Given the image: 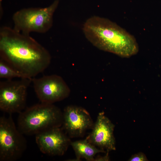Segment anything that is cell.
Instances as JSON below:
<instances>
[{
    "mask_svg": "<svg viewBox=\"0 0 161 161\" xmlns=\"http://www.w3.org/2000/svg\"><path fill=\"white\" fill-rule=\"evenodd\" d=\"M12 114L0 117V161H15L23 155L27 142L15 125Z\"/></svg>",
    "mask_w": 161,
    "mask_h": 161,
    "instance_id": "5b68a950",
    "label": "cell"
},
{
    "mask_svg": "<svg viewBox=\"0 0 161 161\" xmlns=\"http://www.w3.org/2000/svg\"><path fill=\"white\" fill-rule=\"evenodd\" d=\"M83 30L88 40L101 50L124 58L130 57L138 51L135 38L107 18L90 17L84 23Z\"/></svg>",
    "mask_w": 161,
    "mask_h": 161,
    "instance_id": "7a4b0ae2",
    "label": "cell"
},
{
    "mask_svg": "<svg viewBox=\"0 0 161 161\" xmlns=\"http://www.w3.org/2000/svg\"><path fill=\"white\" fill-rule=\"evenodd\" d=\"M36 95L41 102L53 104L67 97L70 90L60 76L56 75H44L32 79Z\"/></svg>",
    "mask_w": 161,
    "mask_h": 161,
    "instance_id": "52a82bcc",
    "label": "cell"
},
{
    "mask_svg": "<svg viewBox=\"0 0 161 161\" xmlns=\"http://www.w3.org/2000/svg\"><path fill=\"white\" fill-rule=\"evenodd\" d=\"M109 157L108 155V153H106V155L103 157H99L95 158L94 161H109Z\"/></svg>",
    "mask_w": 161,
    "mask_h": 161,
    "instance_id": "5bb4252c",
    "label": "cell"
},
{
    "mask_svg": "<svg viewBox=\"0 0 161 161\" xmlns=\"http://www.w3.org/2000/svg\"><path fill=\"white\" fill-rule=\"evenodd\" d=\"M76 156V160L84 159L87 161H94L95 157L97 153H106L104 150L98 148L90 143L86 139L70 143Z\"/></svg>",
    "mask_w": 161,
    "mask_h": 161,
    "instance_id": "8fae6325",
    "label": "cell"
},
{
    "mask_svg": "<svg viewBox=\"0 0 161 161\" xmlns=\"http://www.w3.org/2000/svg\"><path fill=\"white\" fill-rule=\"evenodd\" d=\"M60 127L51 128L35 135V142L40 151L51 156L63 155L70 140Z\"/></svg>",
    "mask_w": 161,
    "mask_h": 161,
    "instance_id": "ba28073f",
    "label": "cell"
},
{
    "mask_svg": "<svg viewBox=\"0 0 161 161\" xmlns=\"http://www.w3.org/2000/svg\"><path fill=\"white\" fill-rule=\"evenodd\" d=\"M32 79L21 78L6 79L0 82V109L12 114L21 113L26 109L27 91Z\"/></svg>",
    "mask_w": 161,
    "mask_h": 161,
    "instance_id": "8992f818",
    "label": "cell"
},
{
    "mask_svg": "<svg viewBox=\"0 0 161 161\" xmlns=\"http://www.w3.org/2000/svg\"><path fill=\"white\" fill-rule=\"evenodd\" d=\"M114 128V125L104 112L99 113L86 139L92 144L108 153L116 149L113 134Z\"/></svg>",
    "mask_w": 161,
    "mask_h": 161,
    "instance_id": "30bf717a",
    "label": "cell"
},
{
    "mask_svg": "<svg viewBox=\"0 0 161 161\" xmlns=\"http://www.w3.org/2000/svg\"><path fill=\"white\" fill-rule=\"evenodd\" d=\"M0 78L6 79H12L14 78H24L21 75L1 59Z\"/></svg>",
    "mask_w": 161,
    "mask_h": 161,
    "instance_id": "7c38bea8",
    "label": "cell"
},
{
    "mask_svg": "<svg viewBox=\"0 0 161 161\" xmlns=\"http://www.w3.org/2000/svg\"><path fill=\"white\" fill-rule=\"evenodd\" d=\"M0 56L24 78L32 79L49 66V52L30 35L8 27L0 30Z\"/></svg>",
    "mask_w": 161,
    "mask_h": 161,
    "instance_id": "6da1fadb",
    "label": "cell"
},
{
    "mask_svg": "<svg viewBox=\"0 0 161 161\" xmlns=\"http://www.w3.org/2000/svg\"><path fill=\"white\" fill-rule=\"evenodd\" d=\"M130 161H148L145 155L140 152L132 155L129 160Z\"/></svg>",
    "mask_w": 161,
    "mask_h": 161,
    "instance_id": "4fadbf2b",
    "label": "cell"
},
{
    "mask_svg": "<svg viewBox=\"0 0 161 161\" xmlns=\"http://www.w3.org/2000/svg\"><path fill=\"white\" fill-rule=\"evenodd\" d=\"M62 125L65 133L72 137L80 136L93 126L90 115L86 110L72 105L68 106L64 109Z\"/></svg>",
    "mask_w": 161,
    "mask_h": 161,
    "instance_id": "9c48e42d",
    "label": "cell"
},
{
    "mask_svg": "<svg viewBox=\"0 0 161 161\" xmlns=\"http://www.w3.org/2000/svg\"><path fill=\"white\" fill-rule=\"evenodd\" d=\"M19 114L17 127L24 135H36L62 124V114L53 104L41 102L26 108Z\"/></svg>",
    "mask_w": 161,
    "mask_h": 161,
    "instance_id": "3957f363",
    "label": "cell"
},
{
    "mask_svg": "<svg viewBox=\"0 0 161 161\" xmlns=\"http://www.w3.org/2000/svg\"><path fill=\"white\" fill-rule=\"evenodd\" d=\"M58 3V0H56L45 8H24L18 11L13 16V28L27 35L32 32H47L52 27L53 15Z\"/></svg>",
    "mask_w": 161,
    "mask_h": 161,
    "instance_id": "277c9868",
    "label": "cell"
}]
</instances>
